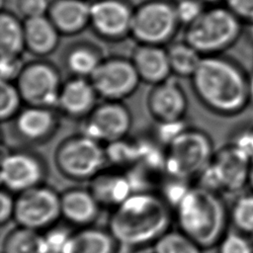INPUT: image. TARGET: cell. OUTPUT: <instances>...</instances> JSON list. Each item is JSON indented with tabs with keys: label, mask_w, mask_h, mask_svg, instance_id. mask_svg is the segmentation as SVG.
Segmentation results:
<instances>
[{
	"label": "cell",
	"mask_w": 253,
	"mask_h": 253,
	"mask_svg": "<svg viewBox=\"0 0 253 253\" xmlns=\"http://www.w3.org/2000/svg\"><path fill=\"white\" fill-rule=\"evenodd\" d=\"M25 62L22 55L0 53V77L1 81L15 82L21 74Z\"/></svg>",
	"instance_id": "74e56055"
},
{
	"label": "cell",
	"mask_w": 253,
	"mask_h": 253,
	"mask_svg": "<svg viewBox=\"0 0 253 253\" xmlns=\"http://www.w3.org/2000/svg\"><path fill=\"white\" fill-rule=\"evenodd\" d=\"M200 1H202L204 4H210V5H216L222 2V0H200Z\"/></svg>",
	"instance_id": "ee69618b"
},
{
	"label": "cell",
	"mask_w": 253,
	"mask_h": 253,
	"mask_svg": "<svg viewBox=\"0 0 253 253\" xmlns=\"http://www.w3.org/2000/svg\"><path fill=\"white\" fill-rule=\"evenodd\" d=\"M248 188L249 190L253 191V162H251L250 170H249V177H248Z\"/></svg>",
	"instance_id": "b9f144b4"
},
{
	"label": "cell",
	"mask_w": 253,
	"mask_h": 253,
	"mask_svg": "<svg viewBox=\"0 0 253 253\" xmlns=\"http://www.w3.org/2000/svg\"><path fill=\"white\" fill-rule=\"evenodd\" d=\"M174 4L179 23L185 28L195 22L206 9L200 0H178Z\"/></svg>",
	"instance_id": "d590c367"
},
{
	"label": "cell",
	"mask_w": 253,
	"mask_h": 253,
	"mask_svg": "<svg viewBox=\"0 0 253 253\" xmlns=\"http://www.w3.org/2000/svg\"><path fill=\"white\" fill-rule=\"evenodd\" d=\"M251 238H252V241H253V235H252V236H251Z\"/></svg>",
	"instance_id": "f6af8a7d"
},
{
	"label": "cell",
	"mask_w": 253,
	"mask_h": 253,
	"mask_svg": "<svg viewBox=\"0 0 253 253\" xmlns=\"http://www.w3.org/2000/svg\"><path fill=\"white\" fill-rule=\"evenodd\" d=\"M245 31H246V35H247V38L253 42V23L252 24H249V25H246L245 26Z\"/></svg>",
	"instance_id": "7bdbcfd3"
},
{
	"label": "cell",
	"mask_w": 253,
	"mask_h": 253,
	"mask_svg": "<svg viewBox=\"0 0 253 253\" xmlns=\"http://www.w3.org/2000/svg\"><path fill=\"white\" fill-rule=\"evenodd\" d=\"M217 253H253V241L248 235L228 230L216 246Z\"/></svg>",
	"instance_id": "836d02e7"
},
{
	"label": "cell",
	"mask_w": 253,
	"mask_h": 253,
	"mask_svg": "<svg viewBox=\"0 0 253 253\" xmlns=\"http://www.w3.org/2000/svg\"><path fill=\"white\" fill-rule=\"evenodd\" d=\"M215 150L207 131L188 126L166 147L164 172L169 177L190 181L210 164Z\"/></svg>",
	"instance_id": "5b68a950"
},
{
	"label": "cell",
	"mask_w": 253,
	"mask_h": 253,
	"mask_svg": "<svg viewBox=\"0 0 253 253\" xmlns=\"http://www.w3.org/2000/svg\"><path fill=\"white\" fill-rule=\"evenodd\" d=\"M46 16L61 36H75L90 27V3L86 0H52Z\"/></svg>",
	"instance_id": "d6986e66"
},
{
	"label": "cell",
	"mask_w": 253,
	"mask_h": 253,
	"mask_svg": "<svg viewBox=\"0 0 253 253\" xmlns=\"http://www.w3.org/2000/svg\"><path fill=\"white\" fill-rule=\"evenodd\" d=\"M56 109L26 105L14 118L17 134L31 143H43L57 131L59 126Z\"/></svg>",
	"instance_id": "2e32d148"
},
{
	"label": "cell",
	"mask_w": 253,
	"mask_h": 253,
	"mask_svg": "<svg viewBox=\"0 0 253 253\" xmlns=\"http://www.w3.org/2000/svg\"><path fill=\"white\" fill-rule=\"evenodd\" d=\"M251 161L228 142L215 150L210 164L196 178L198 186L211 192L239 194L248 187Z\"/></svg>",
	"instance_id": "52a82bcc"
},
{
	"label": "cell",
	"mask_w": 253,
	"mask_h": 253,
	"mask_svg": "<svg viewBox=\"0 0 253 253\" xmlns=\"http://www.w3.org/2000/svg\"><path fill=\"white\" fill-rule=\"evenodd\" d=\"M152 253H203L204 249L180 229L171 228L153 245Z\"/></svg>",
	"instance_id": "f1b7e54d"
},
{
	"label": "cell",
	"mask_w": 253,
	"mask_h": 253,
	"mask_svg": "<svg viewBox=\"0 0 253 253\" xmlns=\"http://www.w3.org/2000/svg\"><path fill=\"white\" fill-rule=\"evenodd\" d=\"M133 10L126 0H95L90 3V27L101 39L120 42L130 36Z\"/></svg>",
	"instance_id": "5bb4252c"
},
{
	"label": "cell",
	"mask_w": 253,
	"mask_h": 253,
	"mask_svg": "<svg viewBox=\"0 0 253 253\" xmlns=\"http://www.w3.org/2000/svg\"><path fill=\"white\" fill-rule=\"evenodd\" d=\"M15 214V195L9 191L2 189L0 193V224L6 225Z\"/></svg>",
	"instance_id": "60d3db41"
},
{
	"label": "cell",
	"mask_w": 253,
	"mask_h": 253,
	"mask_svg": "<svg viewBox=\"0 0 253 253\" xmlns=\"http://www.w3.org/2000/svg\"><path fill=\"white\" fill-rule=\"evenodd\" d=\"M2 253H48L43 232L17 225L4 236Z\"/></svg>",
	"instance_id": "cb8c5ba5"
},
{
	"label": "cell",
	"mask_w": 253,
	"mask_h": 253,
	"mask_svg": "<svg viewBox=\"0 0 253 253\" xmlns=\"http://www.w3.org/2000/svg\"><path fill=\"white\" fill-rule=\"evenodd\" d=\"M49 5V0H16V8L24 19L45 16Z\"/></svg>",
	"instance_id": "f35d334b"
},
{
	"label": "cell",
	"mask_w": 253,
	"mask_h": 253,
	"mask_svg": "<svg viewBox=\"0 0 253 253\" xmlns=\"http://www.w3.org/2000/svg\"><path fill=\"white\" fill-rule=\"evenodd\" d=\"M190 79L199 102L214 115L235 117L252 104L250 73L227 55L203 56Z\"/></svg>",
	"instance_id": "7a4b0ae2"
},
{
	"label": "cell",
	"mask_w": 253,
	"mask_h": 253,
	"mask_svg": "<svg viewBox=\"0 0 253 253\" xmlns=\"http://www.w3.org/2000/svg\"><path fill=\"white\" fill-rule=\"evenodd\" d=\"M98 98L89 78L72 76L62 83L56 110L70 119L84 120L98 105Z\"/></svg>",
	"instance_id": "e0dca14e"
},
{
	"label": "cell",
	"mask_w": 253,
	"mask_h": 253,
	"mask_svg": "<svg viewBox=\"0 0 253 253\" xmlns=\"http://www.w3.org/2000/svg\"><path fill=\"white\" fill-rule=\"evenodd\" d=\"M70 225H59L56 223L43 231V236L47 245L48 253H63L72 233Z\"/></svg>",
	"instance_id": "e575fe53"
},
{
	"label": "cell",
	"mask_w": 253,
	"mask_h": 253,
	"mask_svg": "<svg viewBox=\"0 0 253 253\" xmlns=\"http://www.w3.org/2000/svg\"><path fill=\"white\" fill-rule=\"evenodd\" d=\"M61 218L60 194L44 183L15 195L14 221L17 225L45 231Z\"/></svg>",
	"instance_id": "9c48e42d"
},
{
	"label": "cell",
	"mask_w": 253,
	"mask_h": 253,
	"mask_svg": "<svg viewBox=\"0 0 253 253\" xmlns=\"http://www.w3.org/2000/svg\"><path fill=\"white\" fill-rule=\"evenodd\" d=\"M244 27L223 4L211 5L185 28L184 40L203 56L223 54L238 42Z\"/></svg>",
	"instance_id": "277c9868"
},
{
	"label": "cell",
	"mask_w": 253,
	"mask_h": 253,
	"mask_svg": "<svg viewBox=\"0 0 253 253\" xmlns=\"http://www.w3.org/2000/svg\"><path fill=\"white\" fill-rule=\"evenodd\" d=\"M174 222L204 250H209L216 247L229 230V207L222 195L192 186L174 209Z\"/></svg>",
	"instance_id": "3957f363"
},
{
	"label": "cell",
	"mask_w": 253,
	"mask_h": 253,
	"mask_svg": "<svg viewBox=\"0 0 253 253\" xmlns=\"http://www.w3.org/2000/svg\"><path fill=\"white\" fill-rule=\"evenodd\" d=\"M174 211L158 193L139 192L111 211L107 228L120 253H137L153 247L172 228Z\"/></svg>",
	"instance_id": "6da1fadb"
},
{
	"label": "cell",
	"mask_w": 253,
	"mask_h": 253,
	"mask_svg": "<svg viewBox=\"0 0 253 253\" xmlns=\"http://www.w3.org/2000/svg\"><path fill=\"white\" fill-rule=\"evenodd\" d=\"M253 162V122H245L236 126L227 141Z\"/></svg>",
	"instance_id": "1f68e13d"
},
{
	"label": "cell",
	"mask_w": 253,
	"mask_h": 253,
	"mask_svg": "<svg viewBox=\"0 0 253 253\" xmlns=\"http://www.w3.org/2000/svg\"><path fill=\"white\" fill-rule=\"evenodd\" d=\"M107 163L105 146L81 132L61 140L54 151L56 169L72 181H91Z\"/></svg>",
	"instance_id": "8992f818"
},
{
	"label": "cell",
	"mask_w": 253,
	"mask_h": 253,
	"mask_svg": "<svg viewBox=\"0 0 253 253\" xmlns=\"http://www.w3.org/2000/svg\"><path fill=\"white\" fill-rule=\"evenodd\" d=\"M15 83L26 105L56 109L63 82L51 62L38 59L26 63Z\"/></svg>",
	"instance_id": "30bf717a"
},
{
	"label": "cell",
	"mask_w": 253,
	"mask_h": 253,
	"mask_svg": "<svg viewBox=\"0 0 253 253\" xmlns=\"http://www.w3.org/2000/svg\"><path fill=\"white\" fill-rule=\"evenodd\" d=\"M26 50L24 20L2 9L0 15V53L22 55Z\"/></svg>",
	"instance_id": "484cf974"
},
{
	"label": "cell",
	"mask_w": 253,
	"mask_h": 253,
	"mask_svg": "<svg viewBox=\"0 0 253 253\" xmlns=\"http://www.w3.org/2000/svg\"><path fill=\"white\" fill-rule=\"evenodd\" d=\"M132 126L129 109L120 101H104L83 120L81 133L103 143L126 138Z\"/></svg>",
	"instance_id": "4fadbf2b"
},
{
	"label": "cell",
	"mask_w": 253,
	"mask_h": 253,
	"mask_svg": "<svg viewBox=\"0 0 253 253\" xmlns=\"http://www.w3.org/2000/svg\"><path fill=\"white\" fill-rule=\"evenodd\" d=\"M26 50L37 57H45L57 48L60 33L45 16L24 19Z\"/></svg>",
	"instance_id": "44dd1931"
},
{
	"label": "cell",
	"mask_w": 253,
	"mask_h": 253,
	"mask_svg": "<svg viewBox=\"0 0 253 253\" xmlns=\"http://www.w3.org/2000/svg\"><path fill=\"white\" fill-rule=\"evenodd\" d=\"M146 106L156 122H170L184 120L189 103L180 83L169 77L152 86L147 95Z\"/></svg>",
	"instance_id": "9a60e30c"
},
{
	"label": "cell",
	"mask_w": 253,
	"mask_h": 253,
	"mask_svg": "<svg viewBox=\"0 0 253 253\" xmlns=\"http://www.w3.org/2000/svg\"><path fill=\"white\" fill-rule=\"evenodd\" d=\"M103 58L101 51L93 44L78 42L66 51L64 64L72 76L90 78Z\"/></svg>",
	"instance_id": "d4e9b609"
},
{
	"label": "cell",
	"mask_w": 253,
	"mask_h": 253,
	"mask_svg": "<svg viewBox=\"0 0 253 253\" xmlns=\"http://www.w3.org/2000/svg\"><path fill=\"white\" fill-rule=\"evenodd\" d=\"M63 253H120L118 242L110 230L91 225L76 228Z\"/></svg>",
	"instance_id": "7402d4cb"
},
{
	"label": "cell",
	"mask_w": 253,
	"mask_h": 253,
	"mask_svg": "<svg viewBox=\"0 0 253 253\" xmlns=\"http://www.w3.org/2000/svg\"><path fill=\"white\" fill-rule=\"evenodd\" d=\"M222 4L229 9L244 26L253 23V0H222Z\"/></svg>",
	"instance_id": "ab89813d"
},
{
	"label": "cell",
	"mask_w": 253,
	"mask_h": 253,
	"mask_svg": "<svg viewBox=\"0 0 253 253\" xmlns=\"http://www.w3.org/2000/svg\"><path fill=\"white\" fill-rule=\"evenodd\" d=\"M140 81L154 86L171 77L167 49L161 45L137 44L130 57Z\"/></svg>",
	"instance_id": "ffe728a7"
},
{
	"label": "cell",
	"mask_w": 253,
	"mask_h": 253,
	"mask_svg": "<svg viewBox=\"0 0 253 253\" xmlns=\"http://www.w3.org/2000/svg\"><path fill=\"white\" fill-rule=\"evenodd\" d=\"M191 188L192 185L189 184V180L168 176V179L165 180L160 187V192L158 194L174 211V209L178 206Z\"/></svg>",
	"instance_id": "d6a6232c"
},
{
	"label": "cell",
	"mask_w": 253,
	"mask_h": 253,
	"mask_svg": "<svg viewBox=\"0 0 253 253\" xmlns=\"http://www.w3.org/2000/svg\"><path fill=\"white\" fill-rule=\"evenodd\" d=\"M230 226L245 235H253V191L237 194L229 206Z\"/></svg>",
	"instance_id": "83f0119b"
},
{
	"label": "cell",
	"mask_w": 253,
	"mask_h": 253,
	"mask_svg": "<svg viewBox=\"0 0 253 253\" xmlns=\"http://www.w3.org/2000/svg\"><path fill=\"white\" fill-rule=\"evenodd\" d=\"M108 163L116 166H132L138 161V145L136 141L126 138L108 143L105 147Z\"/></svg>",
	"instance_id": "f546056e"
},
{
	"label": "cell",
	"mask_w": 253,
	"mask_h": 253,
	"mask_svg": "<svg viewBox=\"0 0 253 253\" xmlns=\"http://www.w3.org/2000/svg\"><path fill=\"white\" fill-rule=\"evenodd\" d=\"M180 26L173 2L147 0L133 10L130 37L138 44L164 46L172 42Z\"/></svg>",
	"instance_id": "ba28073f"
},
{
	"label": "cell",
	"mask_w": 253,
	"mask_h": 253,
	"mask_svg": "<svg viewBox=\"0 0 253 253\" xmlns=\"http://www.w3.org/2000/svg\"><path fill=\"white\" fill-rule=\"evenodd\" d=\"M61 218L76 228L94 225L101 212V205L89 188L73 187L60 193Z\"/></svg>",
	"instance_id": "ac0fdd59"
},
{
	"label": "cell",
	"mask_w": 253,
	"mask_h": 253,
	"mask_svg": "<svg viewBox=\"0 0 253 253\" xmlns=\"http://www.w3.org/2000/svg\"><path fill=\"white\" fill-rule=\"evenodd\" d=\"M166 49L172 74L191 78L196 72L203 55L185 40L170 43Z\"/></svg>",
	"instance_id": "4316f807"
},
{
	"label": "cell",
	"mask_w": 253,
	"mask_h": 253,
	"mask_svg": "<svg viewBox=\"0 0 253 253\" xmlns=\"http://www.w3.org/2000/svg\"><path fill=\"white\" fill-rule=\"evenodd\" d=\"M89 189L102 208L112 210L133 194L126 173L105 172L104 170L90 181Z\"/></svg>",
	"instance_id": "603a6c76"
},
{
	"label": "cell",
	"mask_w": 253,
	"mask_h": 253,
	"mask_svg": "<svg viewBox=\"0 0 253 253\" xmlns=\"http://www.w3.org/2000/svg\"><path fill=\"white\" fill-rule=\"evenodd\" d=\"M24 100L15 82L0 81V119L2 123L13 121L22 110Z\"/></svg>",
	"instance_id": "4dcf8cb0"
},
{
	"label": "cell",
	"mask_w": 253,
	"mask_h": 253,
	"mask_svg": "<svg viewBox=\"0 0 253 253\" xmlns=\"http://www.w3.org/2000/svg\"><path fill=\"white\" fill-rule=\"evenodd\" d=\"M47 174L44 160L29 150H7L1 155L2 189L18 195L43 184Z\"/></svg>",
	"instance_id": "7c38bea8"
},
{
	"label": "cell",
	"mask_w": 253,
	"mask_h": 253,
	"mask_svg": "<svg viewBox=\"0 0 253 253\" xmlns=\"http://www.w3.org/2000/svg\"><path fill=\"white\" fill-rule=\"evenodd\" d=\"M188 126L186 125L184 120L170 121V122H156L155 136L158 142H160L161 144L167 147Z\"/></svg>",
	"instance_id": "8d00e7d4"
},
{
	"label": "cell",
	"mask_w": 253,
	"mask_h": 253,
	"mask_svg": "<svg viewBox=\"0 0 253 253\" xmlns=\"http://www.w3.org/2000/svg\"><path fill=\"white\" fill-rule=\"evenodd\" d=\"M89 79L104 101L120 102L131 96L141 82L131 59L118 55L104 57Z\"/></svg>",
	"instance_id": "8fae6325"
}]
</instances>
